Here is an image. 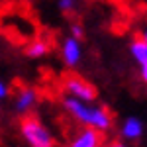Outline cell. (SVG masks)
Returning <instances> with one entry per match:
<instances>
[{"instance_id": "4", "label": "cell", "mask_w": 147, "mask_h": 147, "mask_svg": "<svg viewBox=\"0 0 147 147\" xmlns=\"http://www.w3.org/2000/svg\"><path fill=\"white\" fill-rule=\"evenodd\" d=\"M59 55H61V61L67 69H77L84 57L82 39H77L73 35H65L61 41V47H59Z\"/></svg>"}, {"instance_id": "3", "label": "cell", "mask_w": 147, "mask_h": 147, "mask_svg": "<svg viewBox=\"0 0 147 147\" xmlns=\"http://www.w3.org/2000/svg\"><path fill=\"white\" fill-rule=\"evenodd\" d=\"M61 88H63L65 96H73V98H79L82 102H96V98H98L96 86L90 84L86 79L77 77V75L65 77L63 82H61Z\"/></svg>"}, {"instance_id": "6", "label": "cell", "mask_w": 147, "mask_h": 147, "mask_svg": "<svg viewBox=\"0 0 147 147\" xmlns=\"http://www.w3.org/2000/svg\"><path fill=\"white\" fill-rule=\"evenodd\" d=\"M37 104H39V92L34 86H20L14 94V112L20 116L34 114Z\"/></svg>"}, {"instance_id": "11", "label": "cell", "mask_w": 147, "mask_h": 147, "mask_svg": "<svg viewBox=\"0 0 147 147\" xmlns=\"http://www.w3.org/2000/svg\"><path fill=\"white\" fill-rule=\"evenodd\" d=\"M69 35H73V37H77V39H82V37H84V28H82V24L73 22L69 26Z\"/></svg>"}, {"instance_id": "2", "label": "cell", "mask_w": 147, "mask_h": 147, "mask_svg": "<svg viewBox=\"0 0 147 147\" xmlns=\"http://www.w3.org/2000/svg\"><path fill=\"white\" fill-rule=\"evenodd\" d=\"M20 137L26 147H57L55 134L37 116L28 114L20 120Z\"/></svg>"}, {"instance_id": "10", "label": "cell", "mask_w": 147, "mask_h": 147, "mask_svg": "<svg viewBox=\"0 0 147 147\" xmlns=\"http://www.w3.org/2000/svg\"><path fill=\"white\" fill-rule=\"evenodd\" d=\"M79 4H80V0H55L57 10L61 12V14H65V16L75 14V12L79 10Z\"/></svg>"}, {"instance_id": "7", "label": "cell", "mask_w": 147, "mask_h": 147, "mask_svg": "<svg viewBox=\"0 0 147 147\" xmlns=\"http://www.w3.org/2000/svg\"><path fill=\"white\" fill-rule=\"evenodd\" d=\"M129 55L136 61L137 69H139V79L147 82V37L143 35H136L129 41Z\"/></svg>"}, {"instance_id": "8", "label": "cell", "mask_w": 147, "mask_h": 147, "mask_svg": "<svg viewBox=\"0 0 147 147\" xmlns=\"http://www.w3.org/2000/svg\"><path fill=\"white\" fill-rule=\"evenodd\" d=\"M143 134H145V124L137 116H127L120 125L122 141H127V143H137L143 137Z\"/></svg>"}, {"instance_id": "13", "label": "cell", "mask_w": 147, "mask_h": 147, "mask_svg": "<svg viewBox=\"0 0 147 147\" xmlns=\"http://www.w3.org/2000/svg\"><path fill=\"white\" fill-rule=\"evenodd\" d=\"M104 147H127V143L122 141V139H118V141H112V143H108V145H104Z\"/></svg>"}, {"instance_id": "1", "label": "cell", "mask_w": 147, "mask_h": 147, "mask_svg": "<svg viewBox=\"0 0 147 147\" xmlns=\"http://www.w3.org/2000/svg\"><path fill=\"white\" fill-rule=\"evenodd\" d=\"M61 106L77 124L94 127V129H98L102 134L110 131L114 125V118H112V114L108 112V108H104V106L96 104V102H82L79 98L63 94Z\"/></svg>"}, {"instance_id": "9", "label": "cell", "mask_w": 147, "mask_h": 147, "mask_svg": "<svg viewBox=\"0 0 147 147\" xmlns=\"http://www.w3.org/2000/svg\"><path fill=\"white\" fill-rule=\"evenodd\" d=\"M51 51V43L43 39V37H37V39H32L28 45H26V55L30 59H43V57L49 55Z\"/></svg>"}, {"instance_id": "12", "label": "cell", "mask_w": 147, "mask_h": 147, "mask_svg": "<svg viewBox=\"0 0 147 147\" xmlns=\"http://www.w3.org/2000/svg\"><path fill=\"white\" fill-rule=\"evenodd\" d=\"M8 96H10V86H8V82H6V80L0 79V102L8 100Z\"/></svg>"}, {"instance_id": "5", "label": "cell", "mask_w": 147, "mask_h": 147, "mask_svg": "<svg viewBox=\"0 0 147 147\" xmlns=\"http://www.w3.org/2000/svg\"><path fill=\"white\" fill-rule=\"evenodd\" d=\"M65 147H104V134L88 125H79Z\"/></svg>"}]
</instances>
